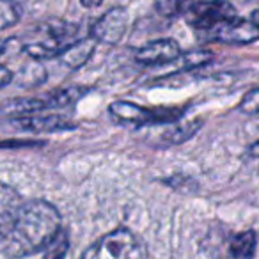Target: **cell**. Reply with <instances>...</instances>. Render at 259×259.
Masks as SVG:
<instances>
[{
	"instance_id": "cell-20",
	"label": "cell",
	"mask_w": 259,
	"mask_h": 259,
	"mask_svg": "<svg viewBox=\"0 0 259 259\" xmlns=\"http://www.w3.org/2000/svg\"><path fill=\"white\" fill-rule=\"evenodd\" d=\"M80 2H82L83 8H89V9L100 8V6L103 4V0H80Z\"/></svg>"
},
{
	"instance_id": "cell-2",
	"label": "cell",
	"mask_w": 259,
	"mask_h": 259,
	"mask_svg": "<svg viewBox=\"0 0 259 259\" xmlns=\"http://www.w3.org/2000/svg\"><path fill=\"white\" fill-rule=\"evenodd\" d=\"M76 34H78L76 25L52 20L39 23L30 32H27L22 41V48L34 61L59 57L69 45L75 43Z\"/></svg>"
},
{
	"instance_id": "cell-9",
	"label": "cell",
	"mask_w": 259,
	"mask_h": 259,
	"mask_svg": "<svg viewBox=\"0 0 259 259\" xmlns=\"http://www.w3.org/2000/svg\"><path fill=\"white\" fill-rule=\"evenodd\" d=\"M181 55V47L176 39L163 37L144 45L135 52V62L142 66H167Z\"/></svg>"
},
{
	"instance_id": "cell-19",
	"label": "cell",
	"mask_w": 259,
	"mask_h": 259,
	"mask_svg": "<svg viewBox=\"0 0 259 259\" xmlns=\"http://www.w3.org/2000/svg\"><path fill=\"white\" fill-rule=\"evenodd\" d=\"M13 78H15V75H13L11 69H8L6 66H0V87L8 85Z\"/></svg>"
},
{
	"instance_id": "cell-22",
	"label": "cell",
	"mask_w": 259,
	"mask_h": 259,
	"mask_svg": "<svg viewBox=\"0 0 259 259\" xmlns=\"http://www.w3.org/2000/svg\"><path fill=\"white\" fill-rule=\"evenodd\" d=\"M250 22L254 23L255 27H259V9H255V11L252 13V16H250Z\"/></svg>"
},
{
	"instance_id": "cell-14",
	"label": "cell",
	"mask_w": 259,
	"mask_h": 259,
	"mask_svg": "<svg viewBox=\"0 0 259 259\" xmlns=\"http://www.w3.org/2000/svg\"><path fill=\"white\" fill-rule=\"evenodd\" d=\"M213 61V52L209 50H192L187 54H181L178 57V62H181L180 69H194L206 66Z\"/></svg>"
},
{
	"instance_id": "cell-12",
	"label": "cell",
	"mask_w": 259,
	"mask_h": 259,
	"mask_svg": "<svg viewBox=\"0 0 259 259\" xmlns=\"http://www.w3.org/2000/svg\"><path fill=\"white\" fill-rule=\"evenodd\" d=\"M94 50H96V41H94L93 37L78 39L73 45H69V47L59 55V59H61L62 64L68 66V68L78 69L80 66H83L89 61L91 55L94 54Z\"/></svg>"
},
{
	"instance_id": "cell-3",
	"label": "cell",
	"mask_w": 259,
	"mask_h": 259,
	"mask_svg": "<svg viewBox=\"0 0 259 259\" xmlns=\"http://www.w3.org/2000/svg\"><path fill=\"white\" fill-rule=\"evenodd\" d=\"M82 259H148V250L137 234L121 227L87 247Z\"/></svg>"
},
{
	"instance_id": "cell-11",
	"label": "cell",
	"mask_w": 259,
	"mask_h": 259,
	"mask_svg": "<svg viewBox=\"0 0 259 259\" xmlns=\"http://www.w3.org/2000/svg\"><path fill=\"white\" fill-rule=\"evenodd\" d=\"M20 206H22V197L18 192L9 185L0 183V243L11 229Z\"/></svg>"
},
{
	"instance_id": "cell-6",
	"label": "cell",
	"mask_w": 259,
	"mask_h": 259,
	"mask_svg": "<svg viewBox=\"0 0 259 259\" xmlns=\"http://www.w3.org/2000/svg\"><path fill=\"white\" fill-rule=\"evenodd\" d=\"M201 128V121H172L162 122V124L144 126L142 139L149 146L155 148H170V146H180L183 142L190 141Z\"/></svg>"
},
{
	"instance_id": "cell-4",
	"label": "cell",
	"mask_w": 259,
	"mask_h": 259,
	"mask_svg": "<svg viewBox=\"0 0 259 259\" xmlns=\"http://www.w3.org/2000/svg\"><path fill=\"white\" fill-rule=\"evenodd\" d=\"M108 115L115 124L134 126V128H144L151 124H162V122H172L181 119L183 112L178 108H148L142 105L132 103V101H114L108 107Z\"/></svg>"
},
{
	"instance_id": "cell-8",
	"label": "cell",
	"mask_w": 259,
	"mask_h": 259,
	"mask_svg": "<svg viewBox=\"0 0 259 259\" xmlns=\"http://www.w3.org/2000/svg\"><path fill=\"white\" fill-rule=\"evenodd\" d=\"M128 11L124 8H112L91 25L89 37L96 43L117 45L128 30Z\"/></svg>"
},
{
	"instance_id": "cell-13",
	"label": "cell",
	"mask_w": 259,
	"mask_h": 259,
	"mask_svg": "<svg viewBox=\"0 0 259 259\" xmlns=\"http://www.w3.org/2000/svg\"><path fill=\"white\" fill-rule=\"evenodd\" d=\"M257 247V236L254 231L236 233L229 241V259H252Z\"/></svg>"
},
{
	"instance_id": "cell-21",
	"label": "cell",
	"mask_w": 259,
	"mask_h": 259,
	"mask_svg": "<svg viewBox=\"0 0 259 259\" xmlns=\"http://www.w3.org/2000/svg\"><path fill=\"white\" fill-rule=\"evenodd\" d=\"M248 155L254 156V158H259V141L254 142V144L248 148Z\"/></svg>"
},
{
	"instance_id": "cell-23",
	"label": "cell",
	"mask_w": 259,
	"mask_h": 259,
	"mask_svg": "<svg viewBox=\"0 0 259 259\" xmlns=\"http://www.w3.org/2000/svg\"><path fill=\"white\" fill-rule=\"evenodd\" d=\"M9 47V41H0V57L6 54V50H8Z\"/></svg>"
},
{
	"instance_id": "cell-18",
	"label": "cell",
	"mask_w": 259,
	"mask_h": 259,
	"mask_svg": "<svg viewBox=\"0 0 259 259\" xmlns=\"http://www.w3.org/2000/svg\"><path fill=\"white\" fill-rule=\"evenodd\" d=\"M243 114H259V87L252 89L241 98L240 105H238Z\"/></svg>"
},
{
	"instance_id": "cell-17",
	"label": "cell",
	"mask_w": 259,
	"mask_h": 259,
	"mask_svg": "<svg viewBox=\"0 0 259 259\" xmlns=\"http://www.w3.org/2000/svg\"><path fill=\"white\" fill-rule=\"evenodd\" d=\"M188 0H155V9L162 16H181L187 8Z\"/></svg>"
},
{
	"instance_id": "cell-5",
	"label": "cell",
	"mask_w": 259,
	"mask_h": 259,
	"mask_svg": "<svg viewBox=\"0 0 259 259\" xmlns=\"http://www.w3.org/2000/svg\"><path fill=\"white\" fill-rule=\"evenodd\" d=\"M185 22L195 30H209L211 27L236 18V9L227 0H188L183 15Z\"/></svg>"
},
{
	"instance_id": "cell-7",
	"label": "cell",
	"mask_w": 259,
	"mask_h": 259,
	"mask_svg": "<svg viewBox=\"0 0 259 259\" xmlns=\"http://www.w3.org/2000/svg\"><path fill=\"white\" fill-rule=\"evenodd\" d=\"M202 37L211 43L226 45H250L259 39V27H255L250 20H241L240 16L233 20L219 23L209 30L202 32Z\"/></svg>"
},
{
	"instance_id": "cell-16",
	"label": "cell",
	"mask_w": 259,
	"mask_h": 259,
	"mask_svg": "<svg viewBox=\"0 0 259 259\" xmlns=\"http://www.w3.org/2000/svg\"><path fill=\"white\" fill-rule=\"evenodd\" d=\"M20 11L18 4L13 0H0V30H6L9 27L16 25L20 22Z\"/></svg>"
},
{
	"instance_id": "cell-15",
	"label": "cell",
	"mask_w": 259,
	"mask_h": 259,
	"mask_svg": "<svg viewBox=\"0 0 259 259\" xmlns=\"http://www.w3.org/2000/svg\"><path fill=\"white\" fill-rule=\"evenodd\" d=\"M69 250V236L66 233V229H61L57 233V236L48 243V247L45 248V257L43 259H64L66 254Z\"/></svg>"
},
{
	"instance_id": "cell-1",
	"label": "cell",
	"mask_w": 259,
	"mask_h": 259,
	"mask_svg": "<svg viewBox=\"0 0 259 259\" xmlns=\"http://www.w3.org/2000/svg\"><path fill=\"white\" fill-rule=\"evenodd\" d=\"M62 229L59 209L48 201L34 199L22 202L0 250L11 259H22L41 252Z\"/></svg>"
},
{
	"instance_id": "cell-10",
	"label": "cell",
	"mask_w": 259,
	"mask_h": 259,
	"mask_svg": "<svg viewBox=\"0 0 259 259\" xmlns=\"http://www.w3.org/2000/svg\"><path fill=\"white\" fill-rule=\"evenodd\" d=\"M18 128L27 130V132H36V134H54V132H68V130H75L76 124L71 119L64 117V115H23V117L16 119Z\"/></svg>"
}]
</instances>
